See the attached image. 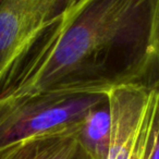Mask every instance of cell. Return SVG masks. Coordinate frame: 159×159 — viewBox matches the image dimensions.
I'll return each instance as SVG.
<instances>
[{
  "label": "cell",
  "mask_w": 159,
  "mask_h": 159,
  "mask_svg": "<svg viewBox=\"0 0 159 159\" xmlns=\"http://www.w3.org/2000/svg\"><path fill=\"white\" fill-rule=\"evenodd\" d=\"M159 89V0H82L43 27L0 75V98Z\"/></svg>",
  "instance_id": "cell-1"
},
{
  "label": "cell",
  "mask_w": 159,
  "mask_h": 159,
  "mask_svg": "<svg viewBox=\"0 0 159 159\" xmlns=\"http://www.w3.org/2000/svg\"><path fill=\"white\" fill-rule=\"evenodd\" d=\"M109 92H39L0 98V149L81 124Z\"/></svg>",
  "instance_id": "cell-2"
},
{
  "label": "cell",
  "mask_w": 159,
  "mask_h": 159,
  "mask_svg": "<svg viewBox=\"0 0 159 159\" xmlns=\"http://www.w3.org/2000/svg\"><path fill=\"white\" fill-rule=\"evenodd\" d=\"M82 0H0V75L46 25Z\"/></svg>",
  "instance_id": "cell-3"
},
{
  "label": "cell",
  "mask_w": 159,
  "mask_h": 159,
  "mask_svg": "<svg viewBox=\"0 0 159 159\" xmlns=\"http://www.w3.org/2000/svg\"><path fill=\"white\" fill-rule=\"evenodd\" d=\"M152 91L125 86L109 92L111 141L108 159H145Z\"/></svg>",
  "instance_id": "cell-4"
},
{
  "label": "cell",
  "mask_w": 159,
  "mask_h": 159,
  "mask_svg": "<svg viewBox=\"0 0 159 159\" xmlns=\"http://www.w3.org/2000/svg\"><path fill=\"white\" fill-rule=\"evenodd\" d=\"M81 124L1 148L0 159H79L82 147L77 132Z\"/></svg>",
  "instance_id": "cell-5"
},
{
  "label": "cell",
  "mask_w": 159,
  "mask_h": 159,
  "mask_svg": "<svg viewBox=\"0 0 159 159\" xmlns=\"http://www.w3.org/2000/svg\"><path fill=\"white\" fill-rule=\"evenodd\" d=\"M77 139L83 149L93 159H108L111 141L109 94L89 112L80 126Z\"/></svg>",
  "instance_id": "cell-6"
},
{
  "label": "cell",
  "mask_w": 159,
  "mask_h": 159,
  "mask_svg": "<svg viewBox=\"0 0 159 159\" xmlns=\"http://www.w3.org/2000/svg\"><path fill=\"white\" fill-rule=\"evenodd\" d=\"M145 159H159V89L150 92L149 130Z\"/></svg>",
  "instance_id": "cell-7"
},
{
  "label": "cell",
  "mask_w": 159,
  "mask_h": 159,
  "mask_svg": "<svg viewBox=\"0 0 159 159\" xmlns=\"http://www.w3.org/2000/svg\"><path fill=\"white\" fill-rule=\"evenodd\" d=\"M82 147V146H81ZM79 159H93L91 156H89V154H87L86 152H85L84 149H83V147H82V149H81V154H80V157H79Z\"/></svg>",
  "instance_id": "cell-8"
}]
</instances>
